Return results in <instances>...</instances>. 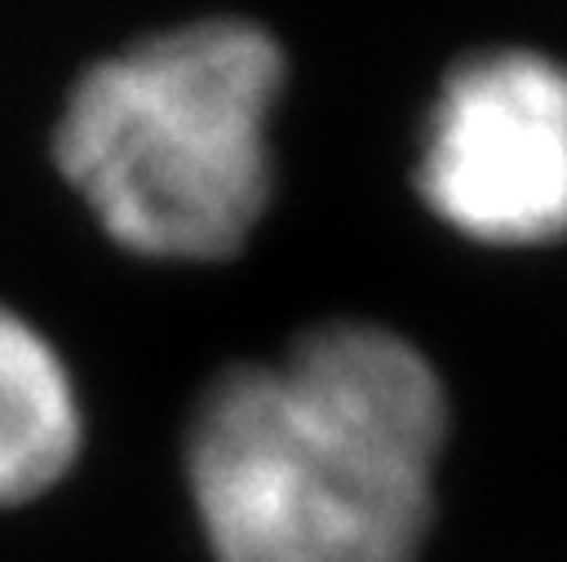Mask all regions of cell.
<instances>
[{
  "label": "cell",
  "mask_w": 567,
  "mask_h": 562,
  "mask_svg": "<svg viewBox=\"0 0 567 562\" xmlns=\"http://www.w3.org/2000/svg\"><path fill=\"white\" fill-rule=\"evenodd\" d=\"M443 443L434 363L394 327L337 319L199 394L186 482L217 562H416Z\"/></svg>",
  "instance_id": "cell-1"
},
{
  "label": "cell",
  "mask_w": 567,
  "mask_h": 562,
  "mask_svg": "<svg viewBox=\"0 0 567 562\" xmlns=\"http://www.w3.org/2000/svg\"><path fill=\"white\" fill-rule=\"evenodd\" d=\"M288 62L252 18L164 27L80 71L53 155L97 226L159 261H221L257 230Z\"/></svg>",
  "instance_id": "cell-2"
},
{
  "label": "cell",
  "mask_w": 567,
  "mask_h": 562,
  "mask_svg": "<svg viewBox=\"0 0 567 562\" xmlns=\"http://www.w3.org/2000/svg\"><path fill=\"white\" fill-rule=\"evenodd\" d=\"M416 190L492 248L567 235V62L523 44L465 53L425 111Z\"/></svg>",
  "instance_id": "cell-3"
},
{
  "label": "cell",
  "mask_w": 567,
  "mask_h": 562,
  "mask_svg": "<svg viewBox=\"0 0 567 562\" xmlns=\"http://www.w3.org/2000/svg\"><path fill=\"white\" fill-rule=\"evenodd\" d=\"M80 398L35 323L0 305V504L49 491L80 451Z\"/></svg>",
  "instance_id": "cell-4"
}]
</instances>
